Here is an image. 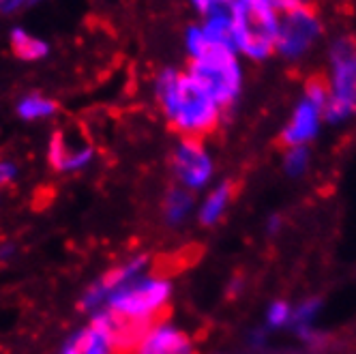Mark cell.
<instances>
[{"mask_svg":"<svg viewBox=\"0 0 356 354\" xmlns=\"http://www.w3.org/2000/svg\"><path fill=\"white\" fill-rule=\"evenodd\" d=\"M13 254H15V245H13V243H5V245H0V262L9 260Z\"/></svg>","mask_w":356,"mask_h":354,"instance_id":"4316f807","label":"cell"},{"mask_svg":"<svg viewBox=\"0 0 356 354\" xmlns=\"http://www.w3.org/2000/svg\"><path fill=\"white\" fill-rule=\"evenodd\" d=\"M234 52L251 63L275 56L279 35V13L266 0H232L230 3Z\"/></svg>","mask_w":356,"mask_h":354,"instance_id":"7a4b0ae2","label":"cell"},{"mask_svg":"<svg viewBox=\"0 0 356 354\" xmlns=\"http://www.w3.org/2000/svg\"><path fill=\"white\" fill-rule=\"evenodd\" d=\"M193 207V198L189 193V189L185 187H172L165 195L163 202V213H165V221L172 225H178L181 221H185V217L189 215Z\"/></svg>","mask_w":356,"mask_h":354,"instance_id":"9a60e30c","label":"cell"},{"mask_svg":"<svg viewBox=\"0 0 356 354\" xmlns=\"http://www.w3.org/2000/svg\"><path fill=\"white\" fill-rule=\"evenodd\" d=\"M241 183L236 181H225L221 187H217L207 200H204V204H202L200 209V221L204 223V225H215L221 215L225 213L227 204L236 198V191H238Z\"/></svg>","mask_w":356,"mask_h":354,"instance_id":"5bb4252c","label":"cell"},{"mask_svg":"<svg viewBox=\"0 0 356 354\" xmlns=\"http://www.w3.org/2000/svg\"><path fill=\"white\" fill-rule=\"evenodd\" d=\"M185 49H187L189 61L202 58L204 54L211 52V45H209L204 33H202L200 24H191V26L185 31Z\"/></svg>","mask_w":356,"mask_h":354,"instance_id":"ac0fdd59","label":"cell"},{"mask_svg":"<svg viewBox=\"0 0 356 354\" xmlns=\"http://www.w3.org/2000/svg\"><path fill=\"white\" fill-rule=\"evenodd\" d=\"M58 106L52 99H45L41 95H29L17 104V114L24 120H39V118H49L54 116Z\"/></svg>","mask_w":356,"mask_h":354,"instance_id":"e0dca14e","label":"cell"},{"mask_svg":"<svg viewBox=\"0 0 356 354\" xmlns=\"http://www.w3.org/2000/svg\"><path fill=\"white\" fill-rule=\"evenodd\" d=\"M170 296L172 286L168 280L157 275H142L138 280L110 292L106 307L124 320L140 324H157L168 314Z\"/></svg>","mask_w":356,"mask_h":354,"instance_id":"3957f363","label":"cell"},{"mask_svg":"<svg viewBox=\"0 0 356 354\" xmlns=\"http://www.w3.org/2000/svg\"><path fill=\"white\" fill-rule=\"evenodd\" d=\"M108 296H110L108 290H106L104 286H101L99 282H95V284L88 286L86 292L82 294V298H80V309L90 312V314H95V312H99V309H104Z\"/></svg>","mask_w":356,"mask_h":354,"instance_id":"d6986e66","label":"cell"},{"mask_svg":"<svg viewBox=\"0 0 356 354\" xmlns=\"http://www.w3.org/2000/svg\"><path fill=\"white\" fill-rule=\"evenodd\" d=\"M37 0H3L0 3V9H3L5 13H11V11H17V9H24L29 5H35Z\"/></svg>","mask_w":356,"mask_h":354,"instance_id":"484cf974","label":"cell"},{"mask_svg":"<svg viewBox=\"0 0 356 354\" xmlns=\"http://www.w3.org/2000/svg\"><path fill=\"white\" fill-rule=\"evenodd\" d=\"M307 161H309V153L305 146L286 150V172L300 174V172H305V168H307Z\"/></svg>","mask_w":356,"mask_h":354,"instance_id":"ffe728a7","label":"cell"},{"mask_svg":"<svg viewBox=\"0 0 356 354\" xmlns=\"http://www.w3.org/2000/svg\"><path fill=\"white\" fill-rule=\"evenodd\" d=\"M197 24L202 33H204L211 49H234V29H232L230 7L204 15Z\"/></svg>","mask_w":356,"mask_h":354,"instance_id":"7c38bea8","label":"cell"},{"mask_svg":"<svg viewBox=\"0 0 356 354\" xmlns=\"http://www.w3.org/2000/svg\"><path fill=\"white\" fill-rule=\"evenodd\" d=\"M189 3L200 13V17H204V15H211L219 9H227L232 0H189Z\"/></svg>","mask_w":356,"mask_h":354,"instance_id":"44dd1931","label":"cell"},{"mask_svg":"<svg viewBox=\"0 0 356 354\" xmlns=\"http://www.w3.org/2000/svg\"><path fill=\"white\" fill-rule=\"evenodd\" d=\"M320 307V300H309V303H302V307L294 314V320L298 322V324H302V322H307L312 316H314V312Z\"/></svg>","mask_w":356,"mask_h":354,"instance_id":"cb8c5ba5","label":"cell"},{"mask_svg":"<svg viewBox=\"0 0 356 354\" xmlns=\"http://www.w3.org/2000/svg\"><path fill=\"white\" fill-rule=\"evenodd\" d=\"M322 35H324V22L312 5L282 13V17H279L275 54L290 63H296L312 52L320 43Z\"/></svg>","mask_w":356,"mask_h":354,"instance_id":"52a82bcc","label":"cell"},{"mask_svg":"<svg viewBox=\"0 0 356 354\" xmlns=\"http://www.w3.org/2000/svg\"><path fill=\"white\" fill-rule=\"evenodd\" d=\"M148 264H150V258H148V256H144V254L134 256V258H129L127 262H122V264L110 268L106 275H101L97 282H99L101 286H104V288L108 290V294H110V292H114L116 288H120V286H124V284H129V282L138 280V277H142L144 271L148 268Z\"/></svg>","mask_w":356,"mask_h":354,"instance_id":"4fadbf2b","label":"cell"},{"mask_svg":"<svg viewBox=\"0 0 356 354\" xmlns=\"http://www.w3.org/2000/svg\"><path fill=\"white\" fill-rule=\"evenodd\" d=\"M60 354H120V350L110 328L92 318L65 341Z\"/></svg>","mask_w":356,"mask_h":354,"instance_id":"30bf717a","label":"cell"},{"mask_svg":"<svg viewBox=\"0 0 356 354\" xmlns=\"http://www.w3.org/2000/svg\"><path fill=\"white\" fill-rule=\"evenodd\" d=\"M328 104V86L324 75H312L305 80L302 95L294 106L290 120L279 134V146L290 150L296 146H307L320 131V124Z\"/></svg>","mask_w":356,"mask_h":354,"instance_id":"8992f818","label":"cell"},{"mask_svg":"<svg viewBox=\"0 0 356 354\" xmlns=\"http://www.w3.org/2000/svg\"><path fill=\"white\" fill-rule=\"evenodd\" d=\"M155 95L170 122L183 140H204L221 122L223 110L187 71L163 69L155 80Z\"/></svg>","mask_w":356,"mask_h":354,"instance_id":"6da1fadb","label":"cell"},{"mask_svg":"<svg viewBox=\"0 0 356 354\" xmlns=\"http://www.w3.org/2000/svg\"><path fill=\"white\" fill-rule=\"evenodd\" d=\"M11 47H13V54L22 61H39L49 52L45 41L31 37L26 31H22V29H15L11 33Z\"/></svg>","mask_w":356,"mask_h":354,"instance_id":"2e32d148","label":"cell"},{"mask_svg":"<svg viewBox=\"0 0 356 354\" xmlns=\"http://www.w3.org/2000/svg\"><path fill=\"white\" fill-rule=\"evenodd\" d=\"M172 168L185 189L204 187L213 174V161L200 140H181L172 155Z\"/></svg>","mask_w":356,"mask_h":354,"instance_id":"ba28073f","label":"cell"},{"mask_svg":"<svg viewBox=\"0 0 356 354\" xmlns=\"http://www.w3.org/2000/svg\"><path fill=\"white\" fill-rule=\"evenodd\" d=\"M266 3L273 9H277L279 13H288V11L300 9V7H309V0H266Z\"/></svg>","mask_w":356,"mask_h":354,"instance_id":"603a6c76","label":"cell"},{"mask_svg":"<svg viewBox=\"0 0 356 354\" xmlns=\"http://www.w3.org/2000/svg\"><path fill=\"white\" fill-rule=\"evenodd\" d=\"M131 354H197V350L185 331L161 320L148 328Z\"/></svg>","mask_w":356,"mask_h":354,"instance_id":"9c48e42d","label":"cell"},{"mask_svg":"<svg viewBox=\"0 0 356 354\" xmlns=\"http://www.w3.org/2000/svg\"><path fill=\"white\" fill-rule=\"evenodd\" d=\"M17 176V168L11 161H0V187L9 185Z\"/></svg>","mask_w":356,"mask_h":354,"instance_id":"d4e9b609","label":"cell"},{"mask_svg":"<svg viewBox=\"0 0 356 354\" xmlns=\"http://www.w3.org/2000/svg\"><path fill=\"white\" fill-rule=\"evenodd\" d=\"M187 73L204 88L221 110L232 108L243 90V58L234 49H211L202 58L189 61Z\"/></svg>","mask_w":356,"mask_h":354,"instance_id":"5b68a950","label":"cell"},{"mask_svg":"<svg viewBox=\"0 0 356 354\" xmlns=\"http://www.w3.org/2000/svg\"><path fill=\"white\" fill-rule=\"evenodd\" d=\"M288 316H290L288 303L277 300L275 305L270 307V312H268V322H270V326H282V324L288 322Z\"/></svg>","mask_w":356,"mask_h":354,"instance_id":"7402d4cb","label":"cell"},{"mask_svg":"<svg viewBox=\"0 0 356 354\" xmlns=\"http://www.w3.org/2000/svg\"><path fill=\"white\" fill-rule=\"evenodd\" d=\"M0 3H3V0H0Z\"/></svg>","mask_w":356,"mask_h":354,"instance_id":"83f0119b","label":"cell"},{"mask_svg":"<svg viewBox=\"0 0 356 354\" xmlns=\"http://www.w3.org/2000/svg\"><path fill=\"white\" fill-rule=\"evenodd\" d=\"M95 159V148L90 144H73L65 131H54L47 148V161L56 172H78L90 166Z\"/></svg>","mask_w":356,"mask_h":354,"instance_id":"8fae6325","label":"cell"},{"mask_svg":"<svg viewBox=\"0 0 356 354\" xmlns=\"http://www.w3.org/2000/svg\"><path fill=\"white\" fill-rule=\"evenodd\" d=\"M328 104L324 118L343 122L356 114V39L350 35L337 37L328 47Z\"/></svg>","mask_w":356,"mask_h":354,"instance_id":"277c9868","label":"cell"}]
</instances>
